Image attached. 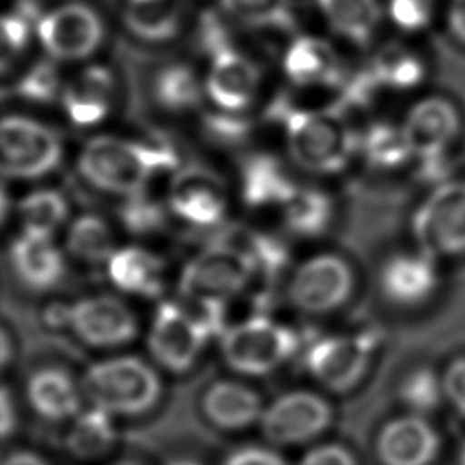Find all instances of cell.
Returning a JSON list of instances; mask_svg holds the SVG:
<instances>
[{
    "label": "cell",
    "mask_w": 465,
    "mask_h": 465,
    "mask_svg": "<svg viewBox=\"0 0 465 465\" xmlns=\"http://www.w3.org/2000/svg\"><path fill=\"white\" fill-rule=\"evenodd\" d=\"M282 214L285 227L303 238H312L327 231L332 218L331 198L318 189L296 187L283 202Z\"/></svg>",
    "instance_id": "28"
},
{
    "label": "cell",
    "mask_w": 465,
    "mask_h": 465,
    "mask_svg": "<svg viewBox=\"0 0 465 465\" xmlns=\"http://www.w3.org/2000/svg\"><path fill=\"white\" fill-rule=\"evenodd\" d=\"M9 207H11L9 194H7V191L4 189V185L0 183V225H2V223H4V220L7 218V214H9Z\"/></svg>",
    "instance_id": "50"
},
{
    "label": "cell",
    "mask_w": 465,
    "mask_h": 465,
    "mask_svg": "<svg viewBox=\"0 0 465 465\" xmlns=\"http://www.w3.org/2000/svg\"><path fill=\"white\" fill-rule=\"evenodd\" d=\"M400 396L416 411L414 414L432 411L443 398L441 376H436V372L427 367L416 369L401 381Z\"/></svg>",
    "instance_id": "38"
},
{
    "label": "cell",
    "mask_w": 465,
    "mask_h": 465,
    "mask_svg": "<svg viewBox=\"0 0 465 465\" xmlns=\"http://www.w3.org/2000/svg\"><path fill=\"white\" fill-rule=\"evenodd\" d=\"M412 234L434 260L465 254V180H445L430 191L412 216Z\"/></svg>",
    "instance_id": "6"
},
{
    "label": "cell",
    "mask_w": 465,
    "mask_h": 465,
    "mask_svg": "<svg viewBox=\"0 0 465 465\" xmlns=\"http://www.w3.org/2000/svg\"><path fill=\"white\" fill-rule=\"evenodd\" d=\"M401 131L414 158L443 156L458 136L460 114L449 100L429 96L407 111Z\"/></svg>",
    "instance_id": "15"
},
{
    "label": "cell",
    "mask_w": 465,
    "mask_h": 465,
    "mask_svg": "<svg viewBox=\"0 0 465 465\" xmlns=\"http://www.w3.org/2000/svg\"><path fill=\"white\" fill-rule=\"evenodd\" d=\"M84 400L109 416H136L162 394L160 376L134 356H116L87 367L80 381Z\"/></svg>",
    "instance_id": "3"
},
{
    "label": "cell",
    "mask_w": 465,
    "mask_h": 465,
    "mask_svg": "<svg viewBox=\"0 0 465 465\" xmlns=\"http://www.w3.org/2000/svg\"><path fill=\"white\" fill-rule=\"evenodd\" d=\"M289 154L296 165L316 174H334L358 151V138L341 111L289 109L283 113Z\"/></svg>",
    "instance_id": "2"
},
{
    "label": "cell",
    "mask_w": 465,
    "mask_h": 465,
    "mask_svg": "<svg viewBox=\"0 0 465 465\" xmlns=\"http://www.w3.org/2000/svg\"><path fill=\"white\" fill-rule=\"evenodd\" d=\"M38 42L54 62L89 58L104 42V22L87 4H62L36 22Z\"/></svg>",
    "instance_id": "8"
},
{
    "label": "cell",
    "mask_w": 465,
    "mask_h": 465,
    "mask_svg": "<svg viewBox=\"0 0 465 465\" xmlns=\"http://www.w3.org/2000/svg\"><path fill=\"white\" fill-rule=\"evenodd\" d=\"M223 465H285L283 458L265 447H245L232 452Z\"/></svg>",
    "instance_id": "45"
},
{
    "label": "cell",
    "mask_w": 465,
    "mask_h": 465,
    "mask_svg": "<svg viewBox=\"0 0 465 465\" xmlns=\"http://www.w3.org/2000/svg\"><path fill=\"white\" fill-rule=\"evenodd\" d=\"M369 69L380 87L398 91L418 87L425 76V65L418 54L398 44L381 47L374 54Z\"/></svg>",
    "instance_id": "30"
},
{
    "label": "cell",
    "mask_w": 465,
    "mask_h": 465,
    "mask_svg": "<svg viewBox=\"0 0 465 465\" xmlns=\"http://www.w3.org/2000/svg\"><path fill=\"white\" fill-rule=\"evenodd\" d=\"M178 165L169 145L145 143L111 134L91 138L78 154V173L98 191L131 196L142 193L147 182Z\"/></svg>",
    "instance_id": "1"
},
{
    "label": "cell",
    "mask_w": 465,
    "mask_h": 465,
    "mask_svg": "<svg viewBox=\"0 0 465 465\" xmlns=\"http://www.w3.org/2000/svg\"><path fill=\"white\" fill-rule=\"evenodd\" d=\"M183 16L185 0H143L129 2L124 24L140 40L165 42L178 35Z\"/></svg>",
    "instance_id": "26"
},
{
    "label": "cell",
    "mask_w": 465,
    "mask_h": 465,
    "mask_svg": "<svg viewBox=\"0 0 465 465\" xmlns=\"http://www.w3.org/2000/svg\"><path fill=\"white\" fill-rule=\"evenodd\" d=\"M254 271V263L242 249L218 242L183 267L180 292L189 300L225 302L247 287Z\"/></svg>",
    "instance_id": "7"
},
{
    "label": "cell",
    "mask_w": 465,
    "mask_h": 465,
    "mask_svg": "<svg viewBox=\"0 0 465 465\" xmlns=\"http://www.w3.org/2000/svg\"><path fill=\"white\" fill-rule=\"evenodd\" d=\"M16 94L35 104H47L62 94L60 73L54 60H42L27 69L16 84Z\"/></svg>",
    "instance_id": "36"
},
{
    "label": "cell",
    "mask_w": 465,
    "mask_h": 465,
    "mask_svg": "<svg viewBox=\"0 0 465 465\" xmlns=\"http://www.w3.org/2000/svg\"><path fill=\"white\" fill-rule=\"evenodd\" d=\"M296 187L282 163L269 154L251 156L242 165L240 193L251 207H282Z\"/></svg>",
    "instance_id": "25"
},
{
    "label": "cell",
    "mask_w": 465,
    "mask_h": 465,
    "mask_svg": "<svg viewBox=\"0 0 465 465\" xmlns=\"http://www.w3.org/2000/svg\"><path fill=\"white\" fill-rule=\"evenodd\" d=\"M225 15L252 25L291 29L294 25V13L291 0H220Z\"/></svg>",
    "instance_id": "34"
},
{
    "label": "cell",
    "mask_w": 465,
    "mask_h": 465,
    "mask_svg": "<svg viewBox=\"0 0 465 465\" xmlns=\"http://www.w3.org/2000/svg\"><path fill=\"white\" fill-rule=\"evenodd\" d=\"M18 425L15 398L7 387L0 385V440L9 438Z\"/></svg>",
    "instance_id": "46"
},
{
    "label": "cell",
    "mask_w": 465,
    "mask_h": 465,
    "mask_svg": "<svg viewBox=\"0 0 465 465\" xmlns=\"http://www.w3.org/2000/svg\"><path fill=\"white\" fill-rule=\"evenodd\" d=\"M31 40L29 16L24 11L0 15V74L9 71Z\"/></svg>",
    "instance_id": "39"
},
{
    "label": "cell",
    "mask_w": 465,
    "mask_h": 465,
    "mask_svg": "<svg viewBox=\"0 0 465 465\" xmlns=\"http://www.w3.org/2000/svg\"><path fill=\"white\" fill-rule=\"evenodd\" d=\"M109 225L96 214H80L65 232V247L71 256L85 263H105L114 252Z\"/></svg>",
    "instance_id": "31"
},
{
    "label": "cell",
    "mask_w": 465,
    "mask_h": 465,
    "mask_svg": "<svg viewBox=\"0 0 465 465\" xmlns=\"http://www.w3.org/2000/svg\"><path fill=\"white\" fill-rule=\"evenodd\" d=\"M329 403L309 391H294L263 407L260 429L274 445H298L320 436L331 423Z\"/></svg>",
    "instance_id": "10"
},
{
    "label": "cell",
    "mask_w": 465,
    "mask_h": 465,
    "mask_svg": "<svg viewBox=\"0 0 465 465\" xmlns=\"http://www.w3.org/2000/svg\"><path fill=\"white\" fill-rule=\"evenodd\" d=\"M387 13L396 27L414 33L429 25L432 18V0H389Z\"/></svg>",
    "instance_id": "40"
},
{
    "label": "cell",
    "mask_w": 465,
    "mask_h": 465,
    "mask_svg": "<svg viewBox=\"0 0 465 465\" xmlns=\"http://www.w3.org/2000/svg\"><path fill=\"white\" fill-rule=\"evenodd\" d=\"M62 154L60 134L49 125L22 114L0 118V176L44 178L56 169Z\"/></svg>",
    "instance_id": "4"
},
{
    "label": "cell",
    "mask_w": 465,
    "mask_h": 465,
    "mask_svg": "<svg viewBox=\"0 0 465 465\" xmlns=\"http://www.w3.org/2000/svg\"><path fill=\"white\" fill-rule=\"evenodd\" d=\"M209 336L182 303L163 302L153 320L147 347L153 358L173 372L187 371L198 358Z\"/></svg>",
    "instance_id": "12"
},
{
    "label": "cell",
    "mask_w": 465,
    "mask_h": 465,
    "mask_svg": "<svg viewBox=\"0 0 465 465\" xmlns=\"http://www.w3.org/2000/svg\"><path fill=\"white\" fill-rule=\"evenodd\" d=\"M129 2H143V0H129Z\"/></svg>",
    "instance_id": "52"
},
{
    "label": "cell",
    "mask_w": 465,
    "mask_h": 465,
    "mask_svg": "<svg viewBox=\"0 0 465 465\" xmlns=\"http://www.w3.org/2000/svg\"><path fill=\"white\" fill-rule=\"evenodd\" d=\"M447 25L452 36L465 44V0H450L447 11Z\"/></svg>",
    "instance_id": "47"
},
{
    "label": "cell",
    "mask_w": 465,
    "mask_h": 465,
    "mask_svg": "<svg viewBox=\"0 0 465 465\" xmlns=\"http://www.w3.org/2000/svg\"><path fill=\"white\" fill-rule=\"evenodd\" d=\"M318 7L338 36L358 45L371 42L381 18L378 0H318Z\"/></svg>",
    "instance_id": "27"
},
{
    "label": "cell",
    "mask_w": 465,
    "mask_h": 465,
    "mask_svg": "<svg viewBox=\"0 0 465 465\" xmlns=\"http://www.w3.org/2000/svg\"><path fill=\"white\" fill-rule=\"evenodd\" d=\"M13 358V341L9 334L0 327V371L11 361Z\"/></svg>",
    "instance_id": "49"
},
{
    "label": "cell",
    "mask_w": 465,
    "mask_h": 465,
    "mask_svg": "<svg viewBox=\"0 0 465 465\" xmlns=\"http://www.w3.org/2000/svg\"><path fill=\"white\" fill-rule=\"evenodd\" d=\"M169 211L193 227L218 225L227 211L222 182L203 169L180 171L167 196Z\"/></svg>",
    "instance_id": "14"
},
{
    "label": "cell",
    "mask_w": 465,
    "mask_h": 465,
    "mask_svg": "<svg viewBox=\"0 0 465 465\" xmlns=\"http://www.w3.org/2000/svg\"><path fill=\"white\" fill-rule=\"evenodd\" d=\"M165 216V207L145 196L143 191L125 196V202L120 207V220L133 234L156 232L163 227Z\"/></svg>",
    "instance_id": "37"
},
{
    "label": "cell",
    "mask_w": 465,
    "mask_h": 465,
    "mask_svg": "<svg viewBox=\"0 0 465 465\" xmlns=\"http://www.w3.org/2000/svg\"><path fill=\"white\" fill-rule=\"evenodd\" d=\"M74 427L71 432L69 447L78 456H94L102 450H105L113 440V427H111V416L91 409L89 412H80L74 416Z\"/></svg>",
    "instance_id": "35"
},
{
    "label": "cell",
    "mask_w": 465,
    "mask_h": 465,
    "mask_svg": "<svg viewBox=\"0 0 465 465\" xmlns=\"http://www.w3.org/2000/svg\"><path fill=\"white\" fill-rule=\"evenodd\" d=\"M380 287L387 300L412 307L427 302L438 287L434 258L423 254L400 252L385 260L380 271Z\"/></svg>",
    "instance_id": "18"
},
{
    "label": "cell",
    "mask_w": 465,
    "mask_h": 465,
    "mask_svg": "<svg viewBox=\"0 0 465 465\" xmlns=\"http://www.w3.org/2000/svg\"><path fill=\"white\" fill-rule=\"evenodd\" d=\"M153 93L163 109L182 113L200 104L203 85L189 65L171 64L156 74Z\"/></svg>",
    "instance_id": "33"
},
{
    "label": "cell",
    "mask_w": 465,
    "mask_h": 465,
    "mask_svg": "<svg viewBox=\"0 0 465 465\" xmlns=\"http://www.w3.org/2000/svg\"><path fill=\"white\" fill-rule=\"evenodd\" d=\"M372 340L367 334H331L316 340L307 352L311 376L332 392L358 385L371 361Z\"/></svg>",
    "instance_id": "11"
},
{
    "label": "cell",
    "mask_w": 465,
    "mask_h": 465,
    "mask_svg": "<svg viewBox=\"0 0 465 465\" xmlns=\"http://www.w3.org/2000/svg\"><path fill=\"white\" fill-rule=\"evenodd\" d=\"M287 78L300 87L338 85L341 80L340 58L334 47L318 36H296L283 54Z\"/></svg>",
    "instance_id": "21"
},
{
    "label": "cell",
    "mask_w": 465,
    "mask_h": 465,
    "mask_svg": "<svg viewBox=\"0 0 465 465\" xmlns=\"http://www.w3.org/2000/svg\"><path fill=\"white\" fill-rule=\"evenodd\" d=\"M9 258L18 280L36 292L54 289L65 272L64 254L53 236L22 231L11 243Z\"/></svg>",
    "instance_id": "19"
},
{
    "label": "cell",
    "mask_w": 465,
    "mask_h": 465,
    "mask_svg": "<svg viewBox=\"0 0 465 465\" xmlns=\"http://www.w3.org/2000/svg\"><path fill=\"white\" fill-rule=\"evenodd\" d=\"M202 409L211 423L220 429L238 430L260 421L262 398L247 385L236 381L213 383L202 400Z\"/></svg>",
    "instance_id": "24"
},
{
    "label": "cell",
    "mask_w": 465,
    "mask_h": 465,
    "mask_svg": "<svg viewBox=\"0 0 465 465\" xmlns=\"http://www.w3.org/2000/svg\"><path fill=\"white\" fill-rule=\"evenodd\" d=\"M352 285L354 278L347 262L332 252H322L294 269L287 296L302 312L325 314L347 302Z\"/></svg>",
    "instance_id": "9"
},
{
    "label": "cell",
    "mask_w": 465,
    "mask_h": 465,
    "mask_svg": "<svg viewBox=\"0 0 465 465\" xmlns=\"http://www.w3.org/2000/svg\"><path fill=\"white\" fill-rule=\"evenodd\" d=\"M438 452L440 436L420 414L391 420L376 438V454L381 465H430Z\"/></svg>",
    "instance_id": "17"
},
{
    "label": "cell",
    "mask_w": 465,
    "mask_h": 465,
    "mask_svg": "<svg viewBox=\"0 0 465 465\" xmlns=\"http://www.w3.org/2000/svg\"><path fill=\"white\" fill-rule=\"evenodd\" d=\"M207 127L214 138H220L222 142H236L245 136L249 124L238 113L220 111L207 118Z\"/></svg>",
    "instance_id": "43"
},
{
    "label": "cell",
    "mask_w": 465,
    "mask_h": 465,
    "mask_svg": "<svg viewBox=\"0 0 465 465\" xmlns=\"http://www.w3.org/2000/svg\"><path fill=\"white\" fill-rule=\"evenodd\" d=\"M298 465H356V460L347 447L325 443L307 450Z\"/></svg>",
    "instance_id": "44"
},
{
    "label": "cell",
    "mask_w": 465,
    "mask_h": 465,
    "mask_svg": "<svg viewBox=\"0 0 465 465\" xmlns=\"http://www.w3.org/2000/svg\"><path fill=\"white\" fill-rule=\"evenodd\" d=\"M296 334L265 316L247 318L222 332V356L242 374H269L285 363L296 351Z\"/></svg>",
    "instance_id": "5"
},
{
    "label": "cell",
    "mask_w": 465,
    "mask_h": 465,
    "mask_svg": "<svg viewBox=\"0 0 465 465\" xmlns=\"http://www.w3.org/2000/svg\"><path fill=\"white\" fill-rule=\"evenodd\" d=\"M260 87L258 67L234 47L211 56L203 91L220 111L242 113L256 98Z\"/></svg>",
    "instance_id": "16"
},
{
    "label": "cell",
    "mask_w": 465,
    "mask_h": 465,
    "mask_svg": "<svg viewBox=\"0 0 465 465\" xmlns=\"http://www.w3.org/2000/svg\"><path fill=\"white\" fill-rule=\"evenodd\" d=\"M25 396L31 409L51 421L69 420L82 411V387L74 378L58 367H44L33 372L25 383Z\"/></svg>",
    "instance_id": "22"
},
{
    "label": "cell",
    "mask_w": 465,
    "mask_h": 465,
    "mask_svg": "<svg viewBox=\"0 0 465 465\" xmlns=\"http://www.w3.org/2000/svg\"><path fill=\"white\" fill-rule=\"evenodd\" d=\"M105 267L113 285L127 294L153 298L162 292L165 283L163 262L138 245L114 249Z\"/></svg>",
    "instance_id": "23"
},
{
    "label": "cell",
    "mask_w": 465,
    "mask_h": 465,
    "mask_svg": "<svg viewBox=\"0 0 465 465\" xmlns=\"http://www.w3.org/2000/svg\"><path fill=\"white\" fill-rule=\"evenodd\" d=\"M69 213L67 200L54 189H35L27 193L18 203V216L22 231L53 236L65 222Z\"/></svg>",
    "instance_id": "32"
},
{
    "label": "cell",
    "mask_w": 465,
    "mask_h": 465,
    "mask_svg": "<svg viewBox=\"0 0 465 465\" xmlns=\"http://www.w3.org/2000/svg\"><path fill=\"white\" fill-rule=\"evenodd\" d=\"M67 325L78 340L91 347H116L136 336L133 311L114 296H89L67 309Z\"/></svg>",
    "instance_id": "13"
},
{
    "label": "cell",
    "mask_w": 465,
    "mask_h": 465,
    "mask_svg": "<svg viewBox=\"0 0 465 465\" xmlns=\"http://www.w3.org/2000/svg\"><path fill=\"white\" fill-rule=\"evenodd\" d=\"M458 465H465V443L461 445V450H460V458H458Z\"/></svg>",
    "instance_id": "51"
},
{
    "label": "cell",
    "mask_w": 465,
    "mask_h": 465,
    "mask_svg": "<svg viewBox=\"0 0 465 465\" xmlns=\"http://www.w3.org/2000/svg\"><path fill=\"white\" fill-rule=\"evenodd\" d=\"M200 42L211 56L232 47L225 24L211 11L203 13V16L200 18Z\"/></svg>",
    "instance_id": "42"
},
{
    "label": "cell",
    "mask_w": 465,
    "mask_h": 465,
    "mask_svg": "<svg viewBox=\"0 0 465 465\" xmlns=\"http://www.w3.org/2000/svg\"><path fill=\"white\" fill-rule=\"evenodd\" d=\"M443 398L452 409L465 418V356L452 360L441 374Z\"/></svg>",
    "instance_id": "41"
},
{
    "label": "cell",
    "mask_w": 465,
    "mask_h": 465,
    "mask_svg": "<svg viewBox=\"0 0 465 465\" xmlns=\"http://www.w3.org/2000/svg\"><path fill=\"white\" fill-rule=\"evenodd\" d=\"M0 465H49L40 454L31 450H16L2 460Z\"/></svg>",
    "instance_id": "48"
},
{
    "label": "cell",
    "mask_w": 465,
    "mask_h": 465,
    "mask_svg": "<svg viewBox=\"0 0 465 465\" xmlns=\"http://www.w3.org/2000/svg\"><path fill=\"white\" fill-rule=\"evenodd\" d=\"M358 151L365 162L380 171H392L412 158L401 125L376 122L358 138Z\"/></svg>",
    "instance_id": "29"
},
{
    "label": "cell",
    "mask_w": 465,
    "mask_h": 465,
    "mask_svg": "<svg viewBox=\"0 0 465 465\" xmlns=\"http://www.w3.org/2000/svg\"><path fill=\"white\" fill-rule=\"evenodd\" d=\"M114 78L107 67H84L60 94L67 118L78 127L100 124L111 111Z\"/></svg>",
    "instance_id": "20"
}]
</instances>
